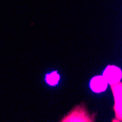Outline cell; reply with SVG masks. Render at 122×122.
Listing matches in <instances>:
<instances>
[{"label":"cell","instance_id":"cell-1","mask_svg":"<svg viewBox=\"0 0 122 122\" xmlns=\"http://www.w3.org/2000/svg\"><path fill=\"white\" fill-rule=\"evenodd\" d=\"M94 116H90L83 105H78L66 115L61 122H92Z\"/></svg>","mask_w":122,"mask_h":122},{"label":"cell","instance_id":"cell-2","mask_svg":"<svg viewBox=\"0 0 122 122\" xmlns=\"http://www.w3.org/2000/svg\"><path fill=\"white\" fill-rule=\"evenodd\" d=\"M114 97L115 105L114 110L116 113V121H121L122 119V108H121V100H122V86L121 83L118 82L117 83L110 85Z\"/></svg>","mask_w":122,"mask_h":122},{"label":"cell","instance_id":"cell-3","mask_svg":"<svg viewBox=\"0 0 122 122\" xmlns=\"http://www.w3.org/2000/svg\"><path fill=\"white\" fill-rule=\"evenodd\" d=\"M102 76L107 83L113 85L120 82L122 77V72L121 69L117 66L110 65L107 66V67L104 71Z\"/></svg>","mask_w":122,"mask_h":122},{"label":"cell","instance_id":"cell-4","mask_svg":"<svg viewBox=\"0 0 122 122\" xmlns=\"http://www.w3.org/2000/svg\"><path fill=\"white\" fill-rule=\"evenodd\" d=\"M90 87L93 92L100 93L106 90L107 87V83L103 76H96L92 79Z\"/></svg>","mask_w":122,"mask_h":122},{"label":"cell","instance_id":"cell-5","mask_svg":"<svg viewBox=\"0 0 122 122\" xmlns=\"http://www.w3.org/2000/svg\"><path fill=\"white\" fill-rule=\"evenodd\" d=\"M59 78H60L59 75L56 72H54L46 76V82L51 86H55L58 83Z\"/></svg>","mask_w":122,"mask_h":122}]
</instances>
